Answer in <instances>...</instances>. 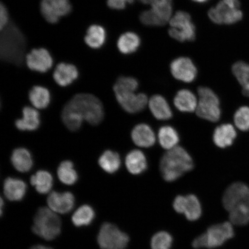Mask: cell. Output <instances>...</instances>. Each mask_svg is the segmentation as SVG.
<instances>
[{"label": "cell", "instance_id": "3", "mask_svg": "<svg viewBox=\"0 0 249 249\" xmlns=\"http://www.w3.org/2000/svg\"><path fill=\"white\" fill-rule=\"evenodd\" d=\"M1 31L2 60L15 65H20L23 61L26 47V40L23 33L13 24L8 25Z\"/></svg>", "mask_w": 249, "mask_h": 249}, {"label": "cell", "instance_id": "29", "mask_svg": "<svg viewBox=\"0 0 249 249\" xmlns=\"http://www.w3.org/2000/svg\"><path fill=\"white\" fill-rule=\"evenodd\" d=\"M232 72L242 87L243 94L249 97V64L242 61L236 62L232 65Z\"/></svg>", "mask_w": 249, "mask_h": 249}, {"label": "cell", "instance_id": "13", "mask_svg": "<svg viewBox=\"0 0 249 249\" xmlns=\"http://www.w3.org/2000/svg\"><path fill=\"white\" fill-rule=\"evenodd\" d=\"M173 208L177 213L183 214L191 222L200 219L202 208L200 201L194 195L178 196L173 202Z\"/></svg>", "mask_w": 249, "mask_h": 249}, {"label": "cell", "instance_id": "28", "mask_svg": "<svg viewBox=\"0 0 249 249\" xmlns=\"http://www.w3.org/2000/svg\"><path fill=\"white\" fill-rule=\"evenodd\" d=\"M107 39V32L104 27L98 24H93L89 27L85 37L86 44L94 49L101 48Z\"/></svg>", "mask_w": 249, "mask_h": 249}, {"label": "cell", "instance_id": "11", "mask_svg": "<svg viewBox=\"0 0 249 249\" xmlns=\"http://www.w3.org/2000/svg\"><path fill=\"white\" fill-rule=\"evenodd\" d=\"M72 9L70 0H41L40 10L43 18L55 24L60 18L69 15Z\"/></svg>", "mask_w": 249, "mask_h": 249}, {"label": "cell", "instance_id": "39", "mask_svg": "<svg viewBox=\"0 0 249 249\" xmlns=\"http://www.w3.org/2000/svg\"><path fill=\"white\" fill-rule=\"evenodd\" d=\"M135 0H107V5L112 9L122 10L125 8L127 4H132Z\"/></svg>", "mask_w": 249, "mask_h": 249}, {"label": "cell", "instance_id": "23", "mask_svg": "<svg viewBox=\"0 0 249 249\" xmlns=\"http://www.w3.org/2000/svg\"><path fill=\"white\" fill-rule=\"evenodd\" d=\"M26 191L27 185L23 180L11 177L4 180V195L10 201H18L22 200Z\"/></svg>", "mask_w": 249, "mask_h": 249}, {"label": "cell", "instance_id": "31", "mask_svg": "<svg viewBox=\"0 0 249 249\" xmlns=\"http://www.w3.org/2000/svg\"><path fill=\"white\" fill-rule=\"evenodd\" d=\"M31 184L35 186L40 194H46L51 191L53 186V177L48 171L39 170L35 175L31 176Z\"/></svg>", "mask_w": 249, "mask_h": 249}, {"label": "cell", "instance_id": "24", "mask_svg": "<svg viewBox=\"0 0 249 249\" xmlns=\"http://www.w3.org/2000/svg\"><path fill=\"white\" fill-rule=\"evenodd\" d=\"M23 118L16 121L15 125L18 130L33 131L40 125L39 114L36 109L29 107L23 109Z\"/></svg>", "mask_w": 249, "mask_h": 249}, {"label": "cell", "instance_id": "34", "mask_svg": "<svg viewBox=\"0 0 249 249\" xmlns=\"http://www.w3.org/2000/svg\"><path fill=\"white\" fill-rule=\"evenodd\" d=\"M95 213L93 208L88 205H84L74 212L71 221L77 227L88 226L94 219Z\"/></svg>", "mask_w": 249, "mask_h": 249}, {"label": "cell", "instance_id": "12", "mask_svg": "<svg viewBox=\"0 0 249 249\" xmlns=\"http://www.w3.org/2000/svg\"><path fill=\"white\" fill-rule=\"evenodd\" d=\"M170 71L177 80L191 83L197 78L198 71L194 61L188 57H179L171 62Z\"/></svg>", "mask_w": 249, "mask_h": 249}, {"label": "cell", "instance_id": "22", "mask_svg": "<svg viewBox=\"0 0 249 249\" xmlns=\"http://www.w3.org/2000/svg\"><path fill=\"white\" fill-rule=\"evenodd\" d=\"M148 106L152 114L159 120H167L172 117L170 106L161 95L152 96L148 101Z\"/></svg>", "mask_w": 249, "mask_h": 249}, {"label": "cell", "instance_id": "14", "mask_svg": "<svg viewBox=\"0 0 249 249\" xmlns=\"http://www.w3.org/2000/svg\"><path fill=\"white\" fill-rule=\"evenodd\" d=\"M115 95L121 107L129 113H139L148 104L147 96L144 93L127 91L116 93Z\"/></svg>", "mask_w": 249, "mask_h": 249}, {"label": "cell", "instance_id": "20", "mask_svg": "<svg viewBox=\"0 0 249 249\" xmlns=\"http://www.w3.org/2000/svg\"><path fill=\"white\" fill-rule=\"evenodd\" d=\"M174 104L180 111L192 113L197 109V99L190 90L182 89L177 93L174 99Z\"/></svg>", "mask_w": 249, "mask_h": 249}, {"label": "cell", "instance_id": "21", "mask_svg": "<svg viewBox=\"0 0 249 249\" xmlns=\"http://www.w3.org/2000/svg\"><path fill=\"white\" fill-rule=\"evenodd\" d=\"M236 137V132L232 124H223L214 130L213 140L218 147L225 148L231 146Z\"/></svg>", "mask_w": 249, "mask_h": 249}, {"label": "cell", "instance_id": "41", "mask_svg": "<svg viewBox=\"0 0 249 249\" xmlns=\"http://www.w3.org/2000/svg\"><path fill=\"white\" fill-rule=\"evenodd\" d=\"M30 249H53L52 248L45 247V246L43 245H36L34 246L32 248H31Z\"/></svg>", "mask_w": 249, "mask_h": 249}, {"label": "cell", "instance_id": "10", "mask_svg": "<svg viewBox=\"0 0 249 249\" xmlns=\"http://www.w3.org/2000/svg\"><path fill=\"white\" fill-rule=\"evenodd\" d=\"M101 249H125L129 242L128 235L113 224H103L97 238Z\"/></svg>", "mask_w": 249, "mask_h": 249}, {"label": "cell", "instance_id": "42", "mask_svg": "<svg viewBox=\"0 0 249 249\" xmlns=\"http://www.w3.org/2000/svg\"><path fill=\"white\" fill-rule=\"evenodd\" d=\"M192 1L200 3V4H202V3H205L209 1V0H192Z\"/></svg>", "mask_w": 249, "mask_h": 249}, {"label": "cell", "instance_id": "35", "mask_svg": "<svg viewBox=\"0 0 249 249\" xmlns=\"http://www.w3.org/2000/svg\"><path fill=\"white\" fill-rule=\"evenodd\" d=\"M57 174L59 179L65 185H73L78 179L77 174L71 161H62L58 168Z\"/></svg>", "mask_w": 249, "mask_h": 249}, {"label": "cell", "instance_id": "33", "mask_svg": "<svg viewBox=\"0 0 249 249\" xmlns=\"http://www.w3.org/2000/svg\"><path fill=\"white\" fill-rule=\"evenodd\" d=\"M98 163L102 169L110 174L116 173L121 166L120 155L116 152L106 151L99 158Z\"/></svg>", "mask_w": 249, "mask_h": 249}, {"label": "cell", "instance_id": "8", "mask_svg": "<svg viewBox=\"0 0 249 249\" xmlns=\"http://www.w3.org/2000/svg\"><path fill=\"white\" fill-rule=\"evenodd\" d=\"M197 92L198 103L196 110L197 116L211 122H217L221 116L219 97L207 87H198Z\"/></svg>", "mask_w": 249, "mask_h": 249}, {"label": "cell", "instance_id": "37", "mask_svg": "<svg viewBox=\"0 0 249 249\" xmlns=\"http://www.w3.org/2000/svg\"><path fill=\"white\" fill-rule=\"evenodd\" d=\"M138 80L130 76H121L115 83L113 90L115 93L118 92H136L139 88Z\"/></svg>", "mask_w": 249, "mask_h": 249}, {"label": "cell", "instance_id": "5", "mask_svg": "<svg viewBox=\"0 0 249 249\" xmlns=\"http://www.w3.org/2000/svg\"><path fill=\"white\" fill-rule=\"evenodd\" d=\"M33 231L46 241H52L60 235L61 230L60 218L50 208H39L34 219Z\"/></svg>", "mask_w": 249, "mask_h": 249}, {"label": "cell", "instance_id": "32", "mask_svg": "<svg viewBox=\"0 0 249 249\" xmlns=\"http://www.w3.org/2000/svg\"><path fill=\"white\" fill-rule=\"evenodd\" d=\"M158 139L161 147L167 150L175 148L179 141L178 133L170 126L161 127L159 131Z\"/></svg>", "mask_w": 249, "mask_h": 249}, {"label": "cell", "instance_id": "15", "mask_svg": "<svg viewBox=\"0 0 249 249\" xmlns=\"http://www.w3.org/2000/svg\"><path fill=\"white\" fill-rule=\"evenodd\" d=\"M27 67L33 71L40 73L48 71L53 64V60L48 50L34 49L26 57Z\"/></svg>", "mask_w": 249, "mask_h": 249}, {"label": "cell", "instance_id": "16", "mask_svg": "<svg viewBox=\"0 0 249 249\" xmlns=\"http://www.w3.org/2000/svg\"><path fill=\"white\" fill-rule=\"evenodd\" d=\"M229 219L234 226L245 227L249 225V195L236 201L230 208Z\"/></svg>", "mask_w": 249, "mask_h": 249}, {"label": "cell", "instance_id": "9", "mask_svg": "<svg viewBox=\"0 0 249 249\" xmlns=\"http://www.w3.org/2000/svg\"><path fill=\"white\" fill-rule=\"evenodd\" d=\"M168 31L171 38L180 42L194 41L196 37V29L191 15L183 11H177L169 21Z\"/></svg>", "mask_w": 249, "mask_h": 249}, {"label": "cell", "instance_id": "19", "mask_svg": "<svg viewBox=\"0 0 249 249\" xmlns=\"http://www.w3.org/2000/svg\"><path fill=\"white\" fill-rule=\"evenodd\" d=\"M131 135L134 143L140 147H151L156 142L153 130L148 124H138L134 127Z\"/></svg>", "mask_w": 249, "mask_h": 249}, {"label": "cell", "instance_id": "4", "mask_svg": "<svg viewBox=\"0 0 249 249\" xmlns=\"http://www.w3.org/2000/svg\"><path fill=\"white\" fill-rule=\"evenodd\" d=\"M235 236L234 226L229 221L208 227L206 231L194 239L192 243L195 249H213L222 247Z\"/></svg>", "mask_w": 249, "mask_h": 249}, {"label": "cell", "instance_id": "43", "mask_svg": "<svg viewBox=\"0 0 249 249\" xmlns=\"http://www.w3.org/2000/svg\"><path fill=\"white\" fill-rule=\"evenodd\" d=\"M3 205H4V202H3L2 198H1V215L2 214Z\"/></svg>", "mask_w": 249, "mask_h": 249}, {"label": "cell", "instance_id": "6", "mask_svg": "<svg viewBox=\"0 0 249 249\" xmlns=\"http://www.w3.org/2000/svg\"><path fill=\"white\" fill-rule=\"evenodd\" d=\"M239 0H220L208 12L213 23L219 25H231L240 21L244 14Z\"/></svg>", "mask_w": 249, "mask_h": 249}, {"label": "cell", "instance_id": "30", "mask_svg": "<svg viewBox=\"0 0 249 249\" xmlns=\"http://www.w3.org/2000/svg\"><path fill=\"white\" fill-rule=\"evenodd\" d=\"M29 96L31 104L37 108H45L51 102V93L44 87H33L29 92Z\"/></svg>", "mask_w": 249, "mask_h": 249}, {"label": "cell", "instance_id": "26", "mask_svg": "<svg viewBox=\"0 0 249 249\" xmlns=\"http://www.w3.org/2000/svg\"><path fill=\"white\" fill-rule=\"evenodd\" d=\"M141 45V39L135 33L126 32L118 39L117 48L121 53L130 54L138 51Z\"/></svg>", "mask_w": 249, "mask_h": 249}, {"label": "cell", "instance_id": "1", "mask_svg": "<svg viewBox=\"0 0 249 249\" xmlns=\"http://www.w3.org/2000/svg\"><path fill=\"white\" fill-rule=\"evenodd\" d=\"M62 120L71 131L80 128L86 120L92 125L102 122L104 117L102 102L90 93H78L71 98L62 111Z\"/></svg>", "mask_w": 249, "mask_h": 249}, {"label": "cell", "instance_id": "27", "mask_svg": "<svg viewBox=\"0 0 249 249\" xmlns=\"http://www.w3.org/2000/svg\"><path fill=\"white\" fill-rule=\"evenodd\" d=\"M11 162L18 171L26 173L33 167V161L30 152L27 149H15L11 156Z\"/></svg>", "mask_w": 249, "mask_h": 249}, {"label": "cell", "instance_id": "7", "mask_svg": "<svg viewBox=\"0 0 249 249\" xmlns=\"http://www.w3.org/2000/svg\"><path fill=\"white\" fill-rule=\"evenodd\" d=\"M150 8L142 12L140 20L145 26L160 27L169 22L173 17V0H151Z\"/></svg>", "mask_w": 249, "mask_h": 249}, {"label": "cell", "instance_id": "38", "mask_svg": "<svg viewBox=\"0 0 249 249\" xmlns=\"http://www.w3.org/2000/svg\"><path fill=\"white\" fill-rule=\"evenodd\" d=\"M233 121L235 126L242 131L249 130V107H242L235 112Z\"/></svg>", "mask_w": 249, "mask_h": 249}, {"label": "cell", "instance_id": "18", "mask_svg": "<svg viewBox=\"0 0 249 249\" xmlns=\"http://www.w3.org/2000/svg\"><path fill=\"white\" fill-rule=\"evenodd\" d=\"M79 76V71L74 65L61 62L55 68L53 79L56 83L61 87L71 85Z\"/></svg>", "mask_w": 249, "mask_h": 249}, {"label": "cell", "instance_id": "40", "mask_svg": "<svg viewBox=\"0 0 249 249\" xmlns=\"http://www.w3.org/2000/svg\"><path fill=\"white\" fill-rule=\"evenodd\" d=\"M9 15L7 8L2 4L0 5V29L4 30L8 25Z\"/></svg>", "mask_w": 249, "mask_h": 249}, {"label": "cell", "instance_id": "36", "mask_svg": "<svg viewBox=\"0 0 249 249\" xmlns=\"http://www.w3.org/2000/svg\"><path fill=\"white\" fill-rule=\"evenodd\" d=\"M173 242V236L169 232L160 231L152 236L150 247L151 249H171Z\"/></svg>", "mask_w": 249, "mask_h": 249}, {"label": "cell", "instance_id": "2", "mask_svg": "<svg viewBox=\"0 0 249 249\" xmlns=\"http://www.w3.org/2000/svg\"><path fill=\"white\" fill-rule=\"evenodd\" d=\"M194 167V161L191 156L185 149L180 147H176L169 150L161 158L160 163L161 175L167 182L178 179Z\"/></svg>", "mask_w": 249, "mask_h": 249}, {"label": "cell", "instance_id": "17", "mask_svg": "<svg viewBox=\"0 0 249 249\" xmlns=\"http://www.w3.org/2000/svg\"><path fill=\"white\" fill-rule=\"evenodd\" d=\"M47 202L50 209L55 213L65 214L72 210L74 197L70 192H53L48 196Z\"/></svg>", "mask_w": 249, "mask_h": 249}, {"label": "cell", "instance_id": "25", "mask_svg": "<svg viewBox=\"0 0 249 249\" xmlns=\"http://www.w3.org/2000/svg\"><path fill=\"white\" fill-rule=\"evenodd\" d=\"M126 166L129 172L138 175L147 169V160L141 151L135 149L127 155L125 160Z\"/></svg>", "mask_w": 249, "mask_h": 249}]
</instances>
